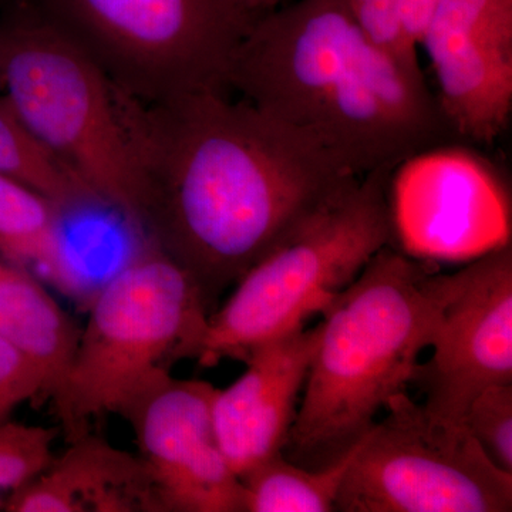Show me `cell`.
Listing matches in <instances>:
<instances>
[{
  "mask_svg": "<svg viewBox=\"0 0 512 512\" xmlns=\"http://www.w3.org/2000/svg\"><path fill=\"white\" fill-rule=\"evenodd\" d=\"M144 185L140 238L207 305L359 180L311 138L222 92L144 103L124 93Z\"/></svg>",
  "mask_w": 512,
  "mask_h": 512,
  "instance_id": "cell-1",
  "label": "cell"
},
{
  "mask_svg": "<svg viewBox=\"0 0 512 512\" xmlns=\"http://www.w3.org/2000/svg\"><path fill=\"white\" fill-rule=\"evenodd\" d=\"M228 87L357 177L457 141L424 74L370 43L348 0H296L258 16Z\"/></svg>",
  "mask_w": 512,
  "mask_h": 512,
  "instance_id": "cell-2",
  "label": "cell"
},
{
  "mask_svg": "<svg viewBox=\"0 0 512 512\" xmlns=\"http://www.w3.org/2000/svg\"><path fill=\"white\" fill-rule=\"evenodd\" d=\"M446 274L387 245L322 309L320 335L284 456L319 470L372 430L431 348Z\"/></svg>",
  "mask_w": 512,
  "mask_h": 512,
  "instance_id": "cell-3",
  "label": "cell"
},
{
  "mask_svg": "<svg viewBox=\"0 0 512 512\" xmlns=\"http://www.w3.org/2000/svg\"><path fill=\"white\" fill-rule=\"evenodd\" d=\"M0 83L37 140L140 238L144 185L123 89L37 0H0Z\"/></svg>",
  "mask_w": 512,
  "mask_h": 512,
  "instance_id": "cell-4",
  "label": "cell"
},
{
  "mask_svg": "<svg viewBox=\"0 0 512 512\" xmlns=\"http://www.w3.org/2000/svg\"><path fill=\"white\" fill-rule=\"evenodd\" d=\"M210 306L188 272L144 245L100 286L52 399L67 441L120 414L178 360L201 355Z\"/></svg>",
  "mask_w": 512,
  "mask_h": 512,
  "instance_id": "cell-5",
  "label": "cell"
},
{
  "mask_svg": "<svg viewBox=\"0 0 512 512\" xmlns=\"http://www.w3.org/2000/svg\"><path fill=\"white\" fill-rule=\"evenodd\" d=\"M392 171L360 177L252 265L208 316L197 362L211 367L222 359L244 360L254 346L319 313L380 249L393 245Z\"/></svg>",
  "mask_w": 512,
  "mask_h": 512,
  "instance_id": "cell-6",
  "label": "cell"
},
{
  "mask_svg": "<svg viewBox=\"0 0 512 512\" xmlns=\"http://www.w3.org/2000/svg\"><path fill=\"white\" fill-rule=\"evenodd\" d=\"M111 80L144 103L227 92L255 16L242 0H37Z\"/></svg>",
  "mask_w": 512,
  "mask_h": 512,
  "instance_id": "cell-7",
  "label": "cell"
},
{
  "mask_svg": "<svg viewBox=\"0 0 512 512\" xmlns=\"http://www.w3.org/2000/svg\"><path fill=\"white\" fill-rule=\"evenodd\" d=\"M357 443L339 512H510L512 473L495 466L466 426L431 416L402 392Z\"/></svg>",
  "mask_w": 512,
  "mask_h": 512,
  "instance_id": "cell-8",
  "label": "cell"
},
{
  "mask_svg": "<svg viewBox=\"0 0 512 512\" xmlns=\"http://www.w3.org/2000/svg\"><path fill=\"white\" fill-rule=\"evenodd\" d=\"M431 348L433 355L417 363L410 383L423 392L424 409L437 419L464 426L478 394L512 384L511 242L446 274Z\"/></svg>",
  "mask_w": 512,
  "mask_h": 512,
  "instance_id": "cell-9",
  "label": "cell"
},
{
  "mask_svg": "<svg viewBox=\"0 0 512 512\" xmlns=\"http://www.w3.org/2000/svg\"><path fill=\"white\" fill-rule=\"evenodd\" d=\"M389 204L394 241L414 254L480 256L510 242V195L503 177L483 154L457 141L397 165Z\"/></svg>",
  "mask_w": 512,
  "mask_h": 512,
  "instance_id": "cell-10",
  "label": "cell"
},
{
  "mask_svg": "<svg viewBox=\"0 0 512 512\" xmlns=\"http://www.w3.org/2000/svg\"><path fill=\"white\" fill-rule=\"evenodd\" d=\"M215 390L170 373L119 414L133 430L137 456L156 485L163 512H245L244 485L215 434Z\"/></svg>",
  "mask_w": 512,
  "mask_h": 512,
  "instance_id": "cell-11",
  "label": "cell"
},
{
  "mask_svg": "<svg viewBox=\"0 0 512 512\" xmlns=\"http://www.w3.org/2000/svg\"><path fill=\"white\" fill-rule=\"evenodd\" d=\"M420 46L458 140L494 143L512 111V0H439Z\"/></svg>",
  "mask_w": 512,
  "mask_h": 512,
  "instance_id": "cell-12",
  "label": "cell"
},
{
  "mask_svg": "<svg viewBox=\"0 0 512 512\" xmlns=\"http://www.w3.org/2000/svg\"><path fill=\"white\" fill-rule=\"evenodd\" d=\"M303 325L254 346L244 357V375L215 390V434L239 478L284 450L319 342V323L309 329Z\"/></svg>",
  "mask_w": 512,
  "mask_h": 512,
  "instance_id": "cell-13",
  "label": "cell"
},
{
  "mask_svg": "<svg viewBox=\"0 0 512 512\" xmlns=\"http://www.w3.org/2000/svg\"><path fill=\"white\" fill-rule=\"evenodd\" d=\"M6 497V512H163L137 454L86 433Z\"/></svg>",
  "mask_w": 512,
  "mask_h": 512,
  "instance_id": "cell-14",
  "label": "cell"
},
{
  "mask_svg": "<svg viewBox=\"0 0 512 512\" xmlns=\"http://www.w3.org/2000/svg\"><path fill=\"white\" fill-rule=\"evenodd\" d=\"M79 332L29 269L0 255V338L45 372L50 397L66 373Z\"/></svg>",
  "mask_w": 512,
  "mask_h": 512,
  "instance_id": "cell-15",
  "label": "cell"
},
{
  "mask_svg": "<svg viewBox=\"0 0 512 512\" xmlns=\"http://www.w3.org/2000/svg\"><path fill=\"white\" fill-rule=\"evenodd\" d=\"M67 215L45 195L0 174V255L23 268H42L57 282L67 281L64 249Z\"/></svg>",
  "mask_w": 512,
  "mask_h": 512,
  "instance_id": "cell-16",
  "label": "cell"
},
{
  "mask_svg": "<svg viewBox=\"0 0 512 512\" xmlns=\"http://www.w3.org/2000/svg\"><path fill=\"white\" fill-rule=\"evenodd\" d=\"M356 446L319 470L292 463L282 451L262 461L239 478L244 485L245 512L336 511V498Z\"/></svg>",
  "mask_w": 512,
  "mask_h": 512,
  "instance_id": "cell-17",
  "label": "cell"
},
{
  "mask_svg": "<svg viewBox=\"0 0 512 512\" xmlns=\"http://www.w3.org/2000/svg\"><path fill=\"white\" fill-rule=\"evenodd\" d=\"M0 174L39 191L66 215L101 208L89 188L37 140L2 93Z\"/></svg>",
  "mask_w": 512,
  "mask_h": 512,
  "instance_id": "cell-18",
  "label": "cell"
},
{
  "mask_svg": "<svg viewBox=\"0 0 512 512\" xmlns=\"http://www.w3.org/2000/svg\"><path fill=\"white\" fill-rule=\"evenodd\" d=\"M57 429L5 421L0 424V510L12 491L29 483L55 458Z\"/></svg>",
  "mask_w": 512,
  "mask_h": 512,
  "instance_id": "cell-19",
  "label": "cell"
},
{
  "mask_svg": "<svg viewBox=\"0 0 512 512\" xmlns=\"http://www.w3.org/2000/svg\"><path fill=\"white\" fill-rule=\"evenodd\" d=\"M464 426L495 466L512 473V384H495L478 394Z\"/></svg>",
  "mask_w": 512,
  "mask_h": 512,
  "instance_id": "cell-20",
  "label": "cell"
},
{
  "mask_svg": "<svg viewBox=\"0 0 512 512\" xmlns=\"http://www.w3.org/2000/svg\"><path fill=\"white\" fill-rule=\"evenodd\" d=\"M350 9L370 43L412 72L423 73L417 46L407 37L400 22L396 0H375Z\"/></svg>",
  "mask_w": 512,
  "mask_h": 512,
  "instance_id": "cell-21",
  "label": "cell"
},
{
  "mask_svg": "<svg viewBox=\"0 0 512 512\" xmlns=\"http://www.w3.org/2000/svg\"><path fill=\"white\" fill-rule=\"evenodd\" d=\"M50 397L49 380L18 348L0 338V424L23 403Z\"/></svg>",
  "mask_w": 512,
  "mask_h": 512,
  "instance_id": "cell-22",
  "label": "cell"
},
{
  "mask_svg": "<svg viewBox=\"0 0 512 512\" xmlns=\"http://www.w3.org/2000/svg\"><path fill=\"white\" fill-rule=\"evenodd\" d=\"M396 6L404 32L419 47L429 32L439 0H396Z\"/></svg>",
  "mask_w": 512,
  "mask_h": 512,
  "instance_id": "cell-23",
  "label": "cell"
},
{
  "mask_svg": "<svg viewBox=\"0 0 512 512\" xmlns=\"http://www.w3.org/2000/svg\"><path fill=\"white\" fill-rule=\"evenodd\" d=\"M242 2L255 16H261L285 5L288 0H242Z\"/></svg>",
  "mask_w": 512,
  "mask_h": 512,
  "instance_id": "cell-24",
  "label": "cell"
},
{
  "mask_svg": "<svg viewBox=\"0 0 512 512\" xmlns=\"http://www.w3.org/2000/svg\"><path fill=\"white\" fill-rule=\"evenodd\" d=\"M350 6L362 5V3L375 2V0H348Z\"/></svg>",
  "mask_w": 512,
  "mask_h": 512,
  "instance_id": "cell-25",
  "label": "cell"
}]
</instances>
